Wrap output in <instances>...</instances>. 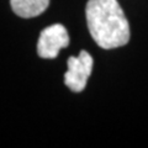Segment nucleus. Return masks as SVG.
I'll list each match as a JSON object with an SVG mask.
<instances>
[{"label":"nucleus","instance_id":"f03ea898","mask_svg":"<svg viewBox=\"0 0 148 148\" xmlns=\"http://www.w3.org/2000/svg\"><path fill=\"white\" fill-rule=\"evenodd\" d=\"M69 36L66 27L61 24H54L42 30L37 41V53L41 58L53 59L62 48L68 47Z\"/></svg>","mask_w":148,"mask_h":148},{"label":"nucleus","instance_id":"20e7f679","mask_svg":"<svg viewBox=\"0 0 148 148\" xmlns=\"http://www.w3.org/2000/svg\"><path fill=\"white\" fill-rule=\"evenodd\" d=\"M10 4L17 16L31 18L41 15L48 8L49 0H10Z\"/></svg>","mask_w":148,"mask_h":148},{"label":"nucleus","instance_id":"7ed1b4c3","mask_svg":"<svg viewBox=\"0 0 148 148\" xmlns=\"http://www.w3.org/2000/svg\"><path fill=\"white\" fill-rule=\"evenodd\" d=\"M92 71L91 56L82 51L78 57L68 58V71L64 74V84L74 92H80L85 89L88 78Z\"/></svg>","mask_w":148,"mask_h":148},{"label":"nucleus","instance_id":"f257e3e1","mask_svg":"<svg viewBox=\"0 0 148 148\" xmlns=\"http://www.w3.org/2000/svg\"><path fill=\"white\" fill-rule=\"evenodd\" d=\"M85 16L92 40L101 48H117L130 41L128 21L117 0H89Z\"/></svg>","mask_w":148,"mask_h":148}]
</instances>
